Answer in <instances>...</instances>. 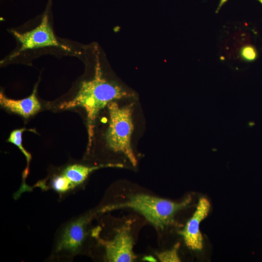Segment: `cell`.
Segmentation results:
<instances>
[{
    "label": "cell",
    "mask_w": 262,
    "mask_h": 262,
    "mask_svg": "<svg viewBox=\"0 0 262 262\" xmlns=\"http://www.w3.org/2000/svg\"><path fill=\"white\" fill-rule=\"evenodd\" d=\"M96 53L93 77L81 82L76 95L71 100L62 102L60 109L75 107L83 108L86 114L88 143L87 151L93 141L96 123L99 115L111 102L115 100L138 98V94L119 78L105 76L98 55Z\"/></svg>",
    "instance_id": "obj_1"
},
{
    "label": "cell",
    "mask_w": 262,
    "mask_h": 262,
    "mask_svg": "<svg viewBox=\"0 0 262 262\" xmlns=\"http://www.w3.org/2000/svg\"><path fill=\"white\" fill-rule=\"evenodd\" d=\"M138 98L117 100L110 102L102 139L108 152L125 158L135 167L138 163L134 146L138 138L140 118Z\"/></svg>",
    "instance_id": "obj_2"
},
{
    "label": "cell",
    "mask_w": 262,
    "mask_h": 262,
    "mask_svg": "<svg viewBox=\"0 0 262 262\" xmlns=\"http://www.w3.org/2000/svg\"><path fill=\"white\" fill-rule=\"evenodd\" d=\"M100 214L98 208L87 211L62 223L54 235L49 262H71L74 258L88 252L91 222Z\"/></svg>",
    "instance_id": "obj_3"
},
{
    "label": "cell",
    "mask_w": 262,
    "mask_h": 262,
    "mask_svg": "<svg viewBox=\"0 0 262 262\" xmlns=\"http://www.w3.org/2000/svg\"><path fill=\"white\" fill-rule=\"evenodd\" d=\"M191 200L190 196L177 203L147 195L137 194L123 202L102 204L98 209L102 214L118 209L129 208L142 214L156 229L164 230L175 224L176 213L188 206Z\"/></svg>",
    "instance_id": "obj_4"
},
{
    "label": "cell",
    "mask_w": 262,
    "mask_h": 262,
    "mask_svg": "<svg viewBox=\"0 0 262 262\" xmlns=\"http://www.w3.org/2000/svg\"><path fill=\"white\" fill-rule=\"evenodd\" d=\"M116 167L115 164L109 163L88 165L80 163L68 164L57 171L51 172L43 179L37 181L33 189L42 191H52L58 195V201L83 189L90 175L94 171L103 167Z\"/></svg>",
    "instance_id": "obj_5"
},
{
    "label": "cell",
    "mask_w": 262,
    "mask_h": 262,
    "mask_svg": "<svg viewBox=\"0 0 262 262\" xmlns=\"http://www.w3.org/2000/svg\"><path fill=\"white\" fill-rule=\"evenodd\" d=\"M114 237L110 239L92 234L96 248L101 249L102 259L110 262H131L136 256L133 251L134 241L131 228L127 224L117 229Z\"/></svg>",
    "instance_id": "obj_6"
},
{
    "label": "cell",
    "mask_w": 262,
    "mask_h": 262,
    "mask_svg": "<svg viewBox=\"0 0 262 262\" xmlns=\"http://www.w3.org/2000/svg\"><path fill=\"white\" fill-rule=\"evenodd\" d=\"M12 32L22 45L19 51L48 46L59 47L65 49H67L56 39L49 24L47 14H44L39 25L33 30L23 33L16 31Z\"/></svg>",
    "instance_id": "obj_7"
},
{
    "label": "cell",
    "mask_w": 262,
    "mask_h": 262,
    "mask_svg": "<svg viewBox=\"0 0 262 262\" xmlns=\"http://www.w3.org/2000/svg\"><path fill=\"white\" fill-rule=\"evenodd\" d=\"M210 203L205 197L198 201L196 211L179 233L182 236L187 246L194 250H200L203 247V237L199 230L200 222L207 216Z\"/></svg>",
    "instance_id": "obj_8"
},
{
    "label": "cell",
    "mask_w": 262,
    "mask_h": 262,
    "mask_svg": "<svg viewBox=\"0 0 262 262\" xmlns=\"http://www.w3.org/2000/svg\"><path fill=\"white\" fill-rule=\"evenodd\" d=\"M36 88L28 98L15 100L7 98L2 92L0 93V105L3 108L17 114L24 118H28L38 112L41 104L36 96Z\"/></svg>",
    "instance_id": "obj_9"
},
{
    "label": "cell",
    "mask_w": 262,
    "mask_h": 262,
    "mask_svg": "<svg viewBox=\"0 0 262 262\" xmlns=\"http://www.w3.org/2000/svg\"><path fill=\"white\" fill-rule=\"evenodd\" d=\"M34 131L33 130H27L25 128H21L13 131L8 138L7 142L11 143L17 146L21 152L23 154L26 158L27 161V166L23 171L22 175L21 184L17 191L14 194V198L15 199H18L21 195L25 192H31L33 189L32 186H30L27 184L26 180L29 174V167L32 156L24 148L22 144V134L25 131Z\"/></svg>",
    "instance_id": "obj_10"
},
{
    "label": "cell",
    "mask_w": 262,
    "mask_h": 262,
    "mask_svg": "<svg viewBox=\"0 0 262 262\" xmlns=\"http://www.w3.org/2000/svg\"><path fill=\"white\" fill-rule=\"evenodd\" d=\"M180 243H177L170 249L157 254V256L162 262H180L178 250L180 247Z\"/></svg>",
    "instance_id": "obj_11"
},
{
    "label": "cell",
    "mask_w": 262,
    "mask_h": 262,
    "mask_svg": "<svg viewBox=\"0 0 262 262\" xmlns=\"http://www.w3.org/2000/svg\"><path fill=\"white\" fill-rule=\"evenodd\" d=\"M241 54L245 59L249 61L254 60L257 56L256 49L250 46L244 48L242 50Z\"/></svg>",
    "instance_id": "obj_12"
}]
</instances>
